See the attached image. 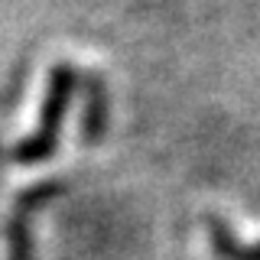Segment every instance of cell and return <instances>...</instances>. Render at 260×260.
<instances>
[{"label": "cell", "mask_w": 260, "mask_h": 260, "mask_svg": "<svg viewBox=\"0 0 260 260\" xmlns=\"http://www.w3.org/2000/svg\"><path fill=\"white\" fill-rule=\"evenodd\" d=\"M81 143L98 146L108 137L111 124V91H108V78L98 69L81 72Z\"/></svg>", "instance_id": "obj_2"}, {"label": "cell", "mask_w": 260, "mask_h": 260, "mask_svg": "<svg viewBox=\"0 0 260 260\" xmlns=\"http://www.w3.org/2000/svg\"><path fill=\"white\" fill-rule=\"evenodd\" d=\"M205 228H208L211 247L221 260H260V244H241L218 215H205Z\"/></svg>", "instance_id": "obj_3"}, {"label": "cell", "mask_w": 260, "mask_h": 260, "mask_svg": "<svg viewBox=\"0 0 260 260\" xmlns=\"http://www.w3.org/2000/svg\"><path fill=\"white\" fill-rule=\"evenodd\" d=\"M81 88V72L72 62H55L46 75V91H43V108H39V124L36 130L13 146L10 159L20 162V166H36V162H46L59 146L62 137V124L69 117L72 98Z\"/></svg>", "instance_id": "obj_1"}, {"label": "cell", "mask_w": 260, "mask_h": 260, "mask_svg": "<svg viewBox=\"0 0 260 260\" xmlns=\"http://www.w3.org/2000/svg\"><path fill=\"white\" fill-rule=\"evenodd\" d=\"M7 260H32V211L20 205L7 218Z\"/></svg>", "instance_id": "obj_4"}]
</instances>
